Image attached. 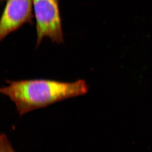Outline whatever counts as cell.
<instances>
[{"instance_id": "6da1fadb", "label": "cell", "mask_w": 152, "mask_h": 152, "mask_svg": "<svg viewBox=\"0 0 152 152\" xmlns=\"http://www.w3.org/2000/svg\"><path fill=\"white\" fill-rule=\"evenodd\" d=\"M0 92L15 103L20 116L56 102L82 96L89 91L84 80L65 82L48 79L7 80Z\"/></svg>"}, {"instance_id": "7a4b0ae2", "label": "cell", "mask_w": 152, "mask_h": 152, "mask_svg": "<svg viewBox=\"0 0 152 152\" xmlns=\"http://www.w3.org/2000/svg\"><path fill=\"white\" fill-rule=\"evenodd\" d=\"M37 47L45 38L60 44L64 41L59 0H33Z\"/></svg>"}, {"instance_id": "3957f363", "label": "cell", "mask_w": 152, "mask_h": 152, "mask_svg": "<svg viewBox=\"0 0 152 152\" xmlns=\"http://www.w3.org/2000/svg\"><path fill=\"white\" fill-rule=\"evenodd\" d=\"M33 0H7L0 21V41L26 23L32 24Z\"/></svg>"}, {"instance_id": "277c9868", "label": "cell", "mask_w": 152, "mask_h": 152, "mask_svg": "<svg viewBox=\"0 0 152 152\" xmlns=\"http://www.w3.org/2000/svg\"><path fill=\"white\" fill-rule=\"evenodd\" d=\"M0 152H16L5 134L0 135Z\"/></svg>"}]
</instances>
